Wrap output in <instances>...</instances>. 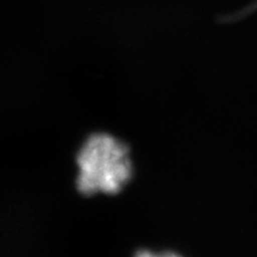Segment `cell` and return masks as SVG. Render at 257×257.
Segmentation results:
<instances>
[{"mask_svg":"<svg viewBox=\"0 0 257 257\" xmlns=\"http://www.w3.org/2000/svg\"><path fill=\"white\" fill-rule=\"evenodd\" d=\"M76 187L83 195L117 194L133 178L130 149L110 134L89 136L76 156Z\"/></svg>","mask_w":257,"mask_h":257,"instance_id":"6da1fadb","label":"cell"},{"mask_svg":"<svg viewBox=\"0 0 257 257\" xmlns=\"http://www.w3.org/2000/svg\"><path fill=\"white\" fill-rule=\"evenodd\" d=\"M135 257H181L178 253L172 251H163V252H153L149 250H141L136 253Z\"/></svg>","mask_w":257,"mask_h":257,"instance_id":"7a4b0ae2","label":"cell"}]
</instances>
